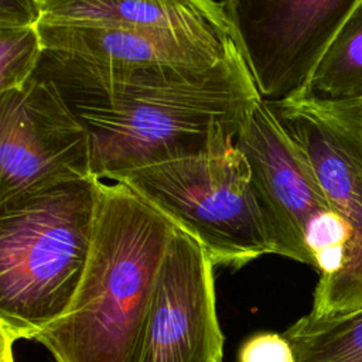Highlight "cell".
I'll use <instances>...</instances> for the list:
<instances>
[{
    "mask_svg": "<svg viewBox=\"0 0 362 362\" xmlns=\"http://www.w3.org/2000/svg\"><path fill=\"white\" fill-rule=\"evenodd\" d=\"M37 72L86 126L93 175L106 181L236 141L262 99L236 42L204 68L115 66L44 51Z\"/></svg>",
    "mask_w": 362,
    "mask_h": 362,
    "instance_id": "obj_1",
    "label": "cell"
},
{
    "mask_svg": "<svg viewBox=\"0 0 362 362\" xmlns=\"http://www.w3.org/2000/svg\"><path fill=\"white\" fill-rule=\"evenodd\" d=\"M177 225L122 181L96 178L89 263L66 313L33 341L54 362H134Z\"/></svg>",
    "mask_w": 362,
    "mask_h": 362,
    "instance_id": "obj_2",
    "label": "cell"
},
{
    "mask_svg": "<svg viewBox=\"0 0 362 362\" xmlns=\"http://www.w3.org/2000/svg\"><path fill=\"white\" fill-rule=\"evenodd\" d=\"M96 178L0 202V337L34 339L71 307L93 243Z\"/></svg>",
    "mask_w": 362,
    "mask_h": 362,
    "instance_id": "obj_3",
    "label": "cell"
},
{
    "mask_svg": "<svg viewBox=\"0 0 362 362\" xmlns=\"http://www.w3.org/2000/svg\"><path fill=\"white\" fill-rule=\"evenodd\" d=\"M181 230L215 266L239 269L270 253L246 157L233 140L116 175Z\"/></svg>",
    "mask_w": 362,
    "mask_h": 362,
    "instance_id": "obj_4",
    "label": "cell"
},
{
    "mask_svg": "<svg viewBox=\"0 0 362 362\" xmlns=\"http://www.w3.org/2000/svg\"><path fill=\"white\" fill-rule=\"evenodd\" d=\"M269 103L331 208L352 230L342 269L318 279L310 314L327 318L356 311L362 308V100L303 93Z\"/></svg>",
    "mask_w": 362,
    "mask_h": 362,
    "instance_id": "obj_5",
    "label": "cell"
},
{
    "mask_svg": "<svg viewBox=\"0 0 362 362\" xmlns=\"http://www.w3.org/2000/svg\"><path fill=\"white\" fill-rule=\"evenodd\" d=\"M262 99L307 93L310 81L362 0H221Z\"/></svg>",
    "mask_w": 362,
    "mask_h": 362,
    "instance_id": "obj_6",
    "label": "cell"
},
{
    "mask_svg": "<svg viewBox=\"0 0 362 362\" xmlns=\"http://www.w3.org/2000/svg\"><path fill=\"white\" fill-rule=\"evenodd\" d=\"M89 177L90 134L48 78L0 92V202Z\"/></svg>",
    "mask_w": 362,
    "mask_h": 362,
    "instance_id": "obj_7",
    "label": "cell"
},
{
    "mask_svg": "<svg viewBox=\"0 0 362 362\" xmlns=\"http://www.w3.org/2000/svg\"><path fill=\"white\" fill-rule=\"evenodd\" d=\"M235 144L250 168V185L270 253L313 266L305 243L308 223L332 208L267 100L255 105Z\"/></svg>",
    "mask_w": 362,
    "mask_h": 362,
    "instance_id": "obj_8",
    "label": "cell"
},
{
    "mask_svg": "<svg viewBox=\"0 0 362 362\" xmlns=\"http://www.w3.org/2000/svg\"><path fill=\"white\" fill-rule=\"evenodd\" d=\"M214 262L177 226L134 362H223Z\"/></svg>",
    "mask_w": 362,
    "mask_h": 362,
    "instance_id": "obj_9",
    "label": "cell"
},
{
    "mask_svg": "<svg viewBox=\"0 0 362 362\" xmlns=\"http://www.w3.org/2000/svg\"><path fill=\"white\" fill-rule=\"evenodd\" d=\"M44 51L115 66H211L233 45L230 34L124 25H74L40 21Z\"/></svg>",
    "mask_w": 362,
    "mask_h": 362,
    "instance_id": "obj_10",
    "label": "cell"
},
{
    "mask_svg": "<svg viewBox=\"0 0 362 362\" xmlns=\"http://www.w3.org/2000/svg\"><path fill=\"white\" fill-rule=\"evenodd\" d=\"M40 21L74 25H124L185 33L230 34L216 0H41Z\"/></svg>",
    "mask_w": 362,
    "mask_h": 362,
    "instance_id": "obj_11",
    "label": "cell"
},
{
    "mask_svg": "<svg viewBox=\"0 0 362 362\" xmlns=\"http://www.w3.org/2000/svg\"><path fill=\"white\" fill-rule=\"evenodd\" d=\"M283 335L297 362H362V308L327 318L308 313Z\"/></svg>",
    "mask_w": 362,
    "mask_h": 362,
    "instance_id": "obj_12",
    "label": "cell"
},
{
    "mask_svg": "<svg viewBox=\"0 0 362 362\" xmlns=\"http://www.w3.org/2000/svg\"><path fill=\"white\" fill-rule=\"evenodd\" d=\"M307 93L337 100H362V7L328 47Z\"/></svg>",
    "mask_w": 362,
    "mask_h": 362,
    "instance_id": "obj_13",
    "label": "cell"
},
{
    "mask_svg": "<svg viewBox=\"0 0 362 362\" xmlns=\"http://www.w3.org/2000/svg\"><path fill=\"white\" fill-rule=\"evenodd\" d=\"M44 55L35 27L0 28V92L23 86L31 79Z\"/></svg>",
    "mask_w": 362,
    "mask_h": 362,
    "instance_id": "obj_14",
    "label": "cell"
},
{
    "mask_svg": "<svg viewBox=\"0 0 362 362\" xmlns=\"http://www.w3.org/2000/svg\"><path fill=\"white\" fill-rule=\"evenodd\" d=\"M238 362H297L293 348L283 334L256 332L246 338L239 351Z\"/></svg>",
    "mask_w": 362,
    "mask_h": 362,
    "instance_id": "obj_15",
    "label": "cell"
},
{
    "mask_svg": "<svg viewBox=\"0 0 362 362\" xmlns=\"http://www.w3.org/2000/svg\"><path fill=\"white\" fill-rule=\"evenodd\" d=\"M41 18V0H0V28L35 27Z\"/></svg>",
    "mask_w": 362,
    "mask_h": 362,
    "instance_id": "obj_16",
    "label": "cell"
},
{
    "mask_svg": "<svg viewBox=\"0 0 362 362\" xmlns=\"http://www.w3.org/2000/svg\"><path fill=\"white\" fill-rule=\"evenodd\" d=\"M13 345L7 338H1V346H0V362H16L14 354H13Z\"/></svg>",
    "mask_w": 362,
    "mask_h": 362,
    "instance_id": "obj_17",
    "label": "cell"
}]
</instances>
